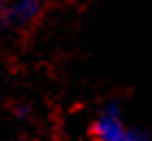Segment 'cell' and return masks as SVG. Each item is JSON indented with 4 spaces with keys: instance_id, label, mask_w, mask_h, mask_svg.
<instances>
[{
    "instance_id": "cell-1",
    "label": "cell",
    "mask_w": 152,
    "mask_h": 141,
    "mask_svg": "<svg viewBox=\"0 0 152 141\" xmlns=\"http://www.w3.org/2000/svg\"><path fill=\"white\" fill-rule=\"evenodd\" d=\"M128 126L124 122L122 109L117 102H109L102 107V111L98 113V117L91 124V137L94 141H115L117 137L126 130Z\"/></svg>"
},
{
    "instance_id": "cell-4",
    "label": "cell",
    "mask_w": 152,
    "mask_h": 141,
    "mask_svg": "<svg viewBox=\"0 0 152 141\" xmlns=\"http://www.w3.org/2000/svg\"><path fill=\"white\" fill-rule=\"evenodd\" d=\"M2 11H4V9H2V7H0V15H2Z\"/></svg>"
},
{
    "instance_id": "cell-3",
    "label": "cell",
    "mask_w": 152,
    "mask_h": 141,
    "mask_svg": "<svg viewBox=\"0 0 152 141\" xmlns=\"http://www.w3.org/2000/svg\"><path fill=\"white\" fill-rule=\"evenodd\" d=\"M115 141H152V139L148 137V132H143L139 128H130V126H128V128L124 130Z\"/></svg>"
},
{
    "instance_id": "cell-2",
    "label": "cell",
    "mask_w": 152,
    "mask_h": 141,
    "mask_svg": "<svg viewBox=\"0 0 152 141\" xmlns=\"http://www.w3.org/2000/svg\"><path fill=\"white\" fill-rule=\"evenodd\" d=\"M41 9H44L41 0H11L4 7L2 18L13 26H26L39 18Z\"/></svg>"
}]
</instances>
